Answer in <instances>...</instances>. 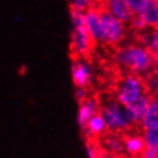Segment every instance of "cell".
Listing matches in <instances>:
<instances>
[{"instance_id": "1", "label": "cell", "mask_w": 158, "mask_h": 158, "mask_svg": "<svg viewBox=\"0 0 158 158\" xmlns=\"http://www.w3.org/2000/svg\"><path fill=\"white\" fill-rule=\"evenodd\" d=\"M112 51V59L123 72L144 77L154 71L158 63V57L154 52L135 40L134 37L127 44H122Z\"/></svg>"}, {"instance_id": "2", "label": "cell", "mask_w": 158, "mask_h": 158, "mask_svg": "<svg viewBox=\"0 0 158 158\" xmlns=\"http://www.w3.org/2000/svg\"><path fill=\"white\" fill-rule=\"evenodd\" d=\"M110 93L125 107L133 104L141 96L147 94L142 77L120 70L117 73L114 72Z\"/></svg>"}, {"instance_id": "3", "label": "cell", "mask_w": 158, "mask_h": 158, "mask_svg": "<svg viewBox=\"0 0 158 158\" xmlns=\"http://www.w3.org/2000/svg\"><path fill=\"white\" fill-rule=\"evenodd\" d=\"M101 20H102L103 36H104L103 46L114 49L118 47L119 45L124 44L128 35V29L126 25L120 22L118 19H116L114 15H111L103 7H101Z\"/></svg>"}, {"instance_id": "4", "label": "cell", "mask_w": 158, "mask_h": 158, "mask_svg": "<svg viewBox=\"0 0 158 158\" xmlns=\"http://www.w3.org/2000/svg\"><path fill=\"white\" fill-rule=\"evenodd\" d=\"M85 27L91 35L93 41L96 45H103L104 36L101 20V7L89 8L85 12Z\"/></svg>"}, {"instance_id": "5", "label": "cell", "mask_w": 158, "mask_h": 158, "mask_svg": "<svg viewBox=\"0 0 158 158\" xmlns=\"http://www.w3.org/2000/svg\"><path fill=\"white\" fill-rule=\"evenodd\" d=\"M88 60L72 59V79L77 88L92 89V72Z\"/></svg>"}, {"instance_id": "6", "label": "cell", "mask_w": 158, "mask_h": 158, "mask_svg": "<svg viewBox=\"0 0 158 158\" xmlns=\"http://www.w3.org/2000/svg\"><path fill=\"white\" fill-rule=\"evenodd\" d=\"M101 2L104 9H107L111 15L118 19L126 27L131 23L133 16L135 15L126 2V0H101Z\"/></svg>"}, {"instance_id": "7", "label": "cell", "mask_w": 158, "mask_h": 158, "mask_svg": "<svg viewBox=\"0 0 158 158\" xmlns=\"http://www.w3.org/2000/svg\"><path fill=\"white\" fill-rule=\"evenodd\" d=\"M107 125H106V122L103 117L101 116L100 112L95 114L91 117V119L87 123L85 130H83L84 134V139L86 138H100L102 136L104 133H107Z\"/></svg>"}, {"instance_id": "8", "label": "cell", "mask_w": 158, "mask_h": 158, "mask_svg": "<svg viewBox=\"0 0 158 158\" xmlns=\"http://www.w3.org/2000/svg\"><path fill=\"white\" fill-rule=\"evenodd\" d=\"M139 15L146 22L147 27L150 29H158V0L146 1Z\"/></svg>"}, {"instance_id": "9", "label": "cell", "mask_w": 158, "mask_h": 158, "mask_svg": "<svg viewBox=\"0 0 158 158\" xmlns=\"http://www.w3.org/2000/svg\"><path fill=\"white\" fill-rule=\"evenodd\" d=\"M142 126L144 130L158 127V98L151 100L150 104L143 116Z\"/></svg>"}, {"instance_id": "10", "label": "cell", "mask_w": 158, "mask_h": 158, "mask_svg": "<svg viewBox=\"0 0 158 158\" xmlns=\"http://www.w3.org/2000/svg\"><path fill=\"white\" fill-rule=\"evenodd\" d=\"M70 9H77L80 12H86L89 8L102 7L101 0H68Z\"/></svg>"}, {"instance_id": "11", "label": "cell", "mask_w": 158, "mask_h": 158, "mask_svg": "<svg viewBox=\"0 0 158 158\" xmlns=\"http://www.w3.org/2000/svg\"><path fill=\"white\" fill-rule=\"evenodd\" d=\"M143 136H144V141H146L147 147L158 148V127L144 130Z\"/></svg>"}, {"instance_id": "12", "label": "cell", "mask_w": 158, "mask_h": 158, "mask_svg": "<svg viewBox=\"0 0 158 158\" xmlns=\"http://www.w3.org/2000/svg\"><path fill=\"white\" fill-rule=\"evenodd\" d=\"M126 2L134 14H139L146 4V0H126Z\"/></svg>"}, {"instance_id": "13", "label": "cell", "mask_w": 158, "mask_h": 158, "mask_svg": "<svg viewBox=\"0 0 158 158\" xmlns=\"http://www.w3.org/2000/svg\"><path fill=\"white\" fill-rule=\"evenodd\" d=\"M151 51L158 57V29H152L151 31Z\"/></svg>"}, {"instance_id": "14", "label": "cell", "mask_w": 158, "mask_h": 158, "mask_svg": "<svg viewBox=\"0 0 158 158\" xmlns=\"http://www.w3.org/2000/svg\"><path fill=\"white\" fill-rule=\"evenodd\" d=\"M154 72L156 73V76H157V78H158V63H157V65H156V68H155Z\"/></svg>"}, {"instance_id": "15", "label": "cell", "mask_w": 158, "mask_h": 158, "mask_svg": "<svg viewBox=\"0 0 158 158\" xmlns=\"http://www.w3.org/2000/svg\"><path fill=\"white\" fill-rule=\"evenodd\" d=\"M146 1H151V0H146Z\"/></svg>"}, {"instance_id": "16", "label": "cell", "mask_w": 158, "mask_h": 158, "mask_svg": "<svg viewBox=\"0 0 158 158\" xmlns=\"http://www.w3.org/2000/svg\"><path fill=\"white\" fill-rule=\"evenodd\" d=\"M124 158H128V157H127V156H126V157H124Z\"/></svg>"}]
</instances>
